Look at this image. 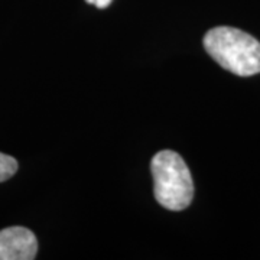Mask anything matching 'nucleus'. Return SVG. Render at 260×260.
<instances>
[{
    "label": "nucleus",
    "mask_w": 260,
    "mask_h": 260,
    "mask_svg": "<svg viewBox=\"0 0 260 260\" xmlns=\"http://www.w3.org/2000/svg\"><path fill=\"white\" fill-rule=\"evenodd\" d=\"M208 55L224 70L239 77H250L260 73V42L237 28L218 26L204 37Z\"/></svg>",
    "instance_id": "1"
},
{
    "label": "nucleus",
    "mask_w": 260,
    "mask_h": 260,
    "mask_svg": "<svg viewBox=\"0 0 260 260\" xmlns=\"http://www.w3.org/2000/svg\"><path fill=\"white\" fill-rule=\"evenodd\" d=\"M153 194L171 211H182L192 203L194 182L182 156L174 150H160L150 164Z\"/></svg>",
    "instance_id": "2"
},
{
    "label": "nucleus",
    "mask_w": 260,
    "mask_h": 260,
    "mask_svg": "<svg viewBox=\"0 0 260 260\" xmlns=\"http://www.w3.org/2000/svg\"><path fill=\"white\" fill-rule=\"evenodd\" d=\"M37 236L26 227L0 230V260H32L37 257Z\"/></svg>",
    "instance_id": "3"
},
{
    "label": "nucleus",
    "mask_w": 260,
    "mask_h": 260,
    "mask_svg": "<svg viewBox=\"0 0 260 260\" xmlns=\"http://www.w3.org/2000/svg\"><path fill=\"white\" fill-rule=\"evenodd\" d=\"M18 160L0 152V182H5L13 177L18 171Z\"/></svg>",
    "instance_id": "4"
},
{
    "label": "nucleus",
    "mask_w": 260,
    "mask_h": 260,
    "mask_svg": "<svg viewBox=\"0 0 260 260\" xmlns=\"http://www.w3.org/2000/svg\"><path fill=\"white\" fill-rule=\"evenodd\" d=\"M85 2L90 3V5H94L99 9H106L107 6H110V3H112L113 0H85Z\"/></svg>",
    "instance_id": "5"
}]
</instances>
